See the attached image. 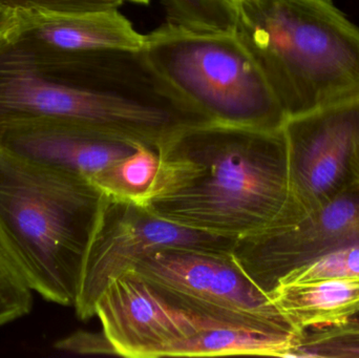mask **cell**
Wrapping results in <instances>:
<instances>
[{
	"label": "cell",
	"instance_id": "6da1fadb",
	"mask_svg": "<svg viewBox=\"0 0 359 358\" xmlns=\"http://www.w3.org/2000/svg\"><path fill=\"white\" fill-rule=\"evenodd\" d=\"M157 151L159 170L140 204L164 220L236 240L302 218L284 128L200 124Z\"/></svg>",
	"mask_w": 359,
	"mask_h": 358
},
{
	"label": "cell",
	"instance_id": "7a4b0ae2",
	"mask_svg": "<svg viewBox=\"0 0 359 358\" xmlns=\"http://www.w3.org/2000/svg\"><path fill=\"white\" fill-rule=\"evenodd\" d=\"M69 122L158 147L203 116L147 62L142 50L80 59L54 78L0 57V125Z\"/></svg>",
	"mask_w": 359,
	"mask_h": 358
},
{
	"label": "cell",
	"instance_id": "3957f363",
	"mask_svg": "<svg viewBox=\"0 0 359 358\" xmlns=\"http://www.w3.org/2000/svg\"><path fill=\"white\" fill-rule=\"evenodd\" d=\"M233 35L287 117L359 100V27L331 0H238Z\"/></svg>",
	"mask_w": 359,
	"mask_h": 358
},
{
	"label": "cell",
	"instance_id": "277c9868",
	"mask_svg": "<svg viewBox=\"0 0 359 358\" xmlns=\"http://www.w3.org/2000/svg\"><path fill=\"white\" fill-rule=\"evenodd\" d=\"M102 197L84 177L0 151V242L44 300L75 306Z\"/></svg>",
	"mask_w": 359,
	"mask_h": 358
},
{
	"label": "cell",
	"instance_id": "5b68a950",
	"mask_svg": "<svg viewBox=\"0 0 359 358\" xmlns=\"http://www.w3.org/2000/svg\"><path fill=\"white\" fill-rule=\"evenodd\" d=\"M151 69L212 123L280 130L286 113L250 53L232 34L164 23L144 35Z\"/></svg>",
	"mask_w": 359,
	"mask_h": 358
},
{
	"label": "cell",
	"instance_id": "8992f818",
	"mask_svg": "<svg viewBox=\"0 0 359 358\" xmlns=\"http://www.w3.org/2000/svg\"><path fill=\"white\" fill-rule=\"evenodd\" d=\"M180 308L227 327L301 334L238 266L232 252L168 248L134 268Z\"/></svg>",
	"mask_w": 359,
	"mask_h": 358
},
{
	"label": "cell",
	"instance_id": "52a82bcc",
	"mask_svg": "<svg viewBox=\"0 0 359 358\" xmlns=\"http://www.w3.org/2000/svg\"><path fill=\"white\" fill-rule=\"evenodd\" d=\"M236 239L210 235L164 220L144 206L103 193L76 300L81 321L96 315V304L116 277L153 252L168 248L232 252Z\"/></svg>",
	"mask_w": 359,
	"mask_h": 358
},
{
	"label": "cell",
	"instance_id": "ba28073f",
	"mask_svg": "<svg viewBox=\"0 0 359 358\" xmlns=\"http://www.w3.org/2000/svg\"><path fill=\"white\" fill-rule=\"evenodd\" d=\"M283 128L291 195L302 216L353 186L359 100L288 118Z\"/></svg>",
	"mask_w": 359,
	"mask_h": 358
},
{
	"label": "cell",
	"instance_id": "9c48e42d",
	"mask_svg": "<svg viewBox=\"0 0 359 358\" xmlns=\"http://www.w3.org/2000/svg\"><path fill=\"white\" fill-rule=\"evenodd\" d=\"M359 245V186L354 184L320 209L288 224L238 237V266L266 294L291 271L348 246Z\"/></svg>",
	"mask_w": 359,
	"mask_h": 358
},
{
	"label": "cell",
	"instance_id": "30bf717a",
	"mask_svg": "<svg viewBox=\"0 0 359 358\" xmlns=\"http://www.w3.org/2000/svg\"><path fill=\"white\" fill-rule=\"evenodd\" d=\"M96 315L118 357L128 358L164 357L202 330L227 327L180 308L134 270L107 285Z\"/></svg>",
	"mask_w": 359,
	"mask_h": 358
},
{
	"label": "cell",
	"instance_id": "8fae6325",
	"mask_svg": "<svg viewBox=\"0 0 359 358\" xmlns=\"http://www.w3.org/2000/svg\"><path fill=\"white\" fill-rule=\"evenodd\" d=\"M144 35L116 10L76 14L18 12L0 57L32 69L109 50H142Z\"/></svg>",
	"mask_w": 359,
	"mask_h": 358
},
{
	"label": "cell",
	"instance_id": "7c38bea8",
	"mask_svg": "<svg viewBox=\"0 0 359 358\" xmlns=\"http://www.w3.org/2000/svg\"><path fill=\"white\" fill-rule=\"evenodd\" d=\"M140 144L69 122L36 120L0 125V151L90 181Z\"/></svg>",
	"mask_w": 359,
	"mask_h": 358
},
{
	"label": "cell",
	"instance_id": "4fadbf2b",
	"mask_svg": "<svg viewBox=\"0 0 359 358\" xmlns=\"http://www.w3.org/2000/svg\"><path fill=\"white\" fill-rule=\"evenodd\" d=\"M268 296L301 333L311 328L341 325L359 312V280L282 284Z\"/></svg>",
	"mask_w": 359,
	"mask_h": 358
},
{
	"label": "cell",
	"instance_id": "5bb4252c",
	"mask_svg": "<svg viewBox=\"0 0 359 358\" xmlns=\"http://www.w3.org/2000/svg\"><path fill=\"white\" fill-rule=\"evenodd\" d=\"M301 334L276 333L247 328H212L202 330L177 343L168 349L164 357L227 355L289 357Z\"/></svg>",
	"mask_w": 359,
	"mask_h": 358
},
{
	"label": "cell",
	"instance_id": "9a60e30c",
	"mask_svg": "<svg viewBox=\"0 0 359 358\" xmlns=\"http://www.w3.org/2000/svg\"><path fill=\"white\" fill-rule=\"evenodd\" d=\"M159 166L157 149L140 144L132 155L90 181L105 195L140 204L153 186Z\"/></svg>",
	"mask_w": 359,
	"mask_h": 358
},
{
	"label": "cell",
	"instance_id": "2e32d148",
	"mask_svg": "<svg viewBox=\"0 0 359 358\" xmlns=\"http://www.w3.org/2000/svg\"><path fill=\"white\" fill-rule=\"evenodd\" d=\"M238 0H162L166 22L198 33L232 34Z\"/></svg>",
	"mask_w": 359,
	"mask_h": 358
},
{
	"label": "cell",
	"instance_id": "e0dca14e",
	"mask_svg": "<svg viewBox=\"0 0 359 358\" xmlns=\"http://www.w3.org/2000/svg\"><path fill=\"white\" fill-rule=\"evenodd\" d=\"M289 357H359V326L345 323L306 330Z\"/></svg>",
	"mask_w": 359,
	"mask_h": 358
},
{
	"label": "cell",
	"instance_id": "ac0fdd59",
	"mask_svg": "<svg viewBox=\"0 0 359 358\" xmlns=\"http://www.w3.org/2000/svg\"><path fill=\"white\" fill-rule=\"evenodd\" d=\"M33 292L0 242V327L31 312Z\"/></svg>",
	"mask_w": 359,
	"mask_h": 358
},
{
	"label": "cell",
	"instance_id": "d6986e66",
	"mask_svg": "<svg viewBox=\"0 0 359 358\" xmlns=\"http://www.w3.org/2000/svg\"><path fill=\"white\" fill-rule=\"evenodd\" d=\"M323 280H359V245L334 250L299 267L285 275L276 286Z\"/></svg>",
	"mask_w": 359,
	"mask_h": 358
},
{
	"label": "cell",
	"instance_id": "ffe728a7",
	"mask_svg": "<svg viewBox=\"0 0 359 358\" xmlns=\"http://www.w3.org/2000/svg\"><path fill=\"white\" fill-rule=\"evenodd\" d=\"M123 0H0V8L39 14H76L116 10Z\"/></svg>",
	"mask_w": 359,
	"mask_h": 358
},
{
	"label": "cell",
	"instance_id": "44dd1931",
	"mask_svg": "<svg viewBox=\"0 0 359 358\" xmlns=\"http://www.w3.org/2000/svg\"><path fill=\"white\" fill-rule=\"evenodd\" d=\"M55 348L76 354L117 355L115 348L103 331L94 333L79 330L57 340Z\"/></svg>",
	"mask_w": 359,
	"mask_h": 358
},
{
	"label": "cell",
	"instance_id": "7402d4cb",
	"mask_svg": "<svg viewBox=\"0 0 359 358\" xmlns=\"http://www.w3.org/2000/svg\"><path fill=\"white\" fill-rule=\"evenodd\" d=\"M18 21V12L0 8V40L6 35Z\"/></svg>",
	"mask_w": 359,
	"mask_h": 358
},
{
	"label": "cell",
	"instance_id": "603a6c76",
	"mask_svg": "<svg viewBox=\"0 0 359 358\" xmlns=\"http://www.w3.org/2000/svg\"><path fill=\"white\" fill-rule=\"evenodd\" d=\"M354 184L359 186V143L356 149L355 159H354Z\"/></svg>",
	"mask_w": 359,
	"mask_h": 358
},
{
	"label": "cell",
	"instance_id": "cb8c5ba5",
	"mask_svg": "<svg viewBox=\"0 0 359 358\" xmlns=\"http://www.w3.org/2000/svg\"><path fill=\"white\" fill-rule=\"evenodd\" d=\"M347 323L353 324V325L359 326V312L358 313V315H354L353 317H351V319H350L349 321L347 322Z\"/></svg>",
	"mask_w": 359,
	"mask_h": 358
},
{
	"label": "cell",
	"instance_id": "d4e9b609",
	"mask_svg": "<svg viewBox=\"0 0 359 358\" xmlns=\"http://www.w3.org/2000/svg\"><path fill=\"white\" fill-rule=\"evenodd\" d=\"M128 1L134 2V4H149L151 0H128Z\"/></svg>",
	"mask_w": 359,
	"mask_h": 358
}]
</instances>
